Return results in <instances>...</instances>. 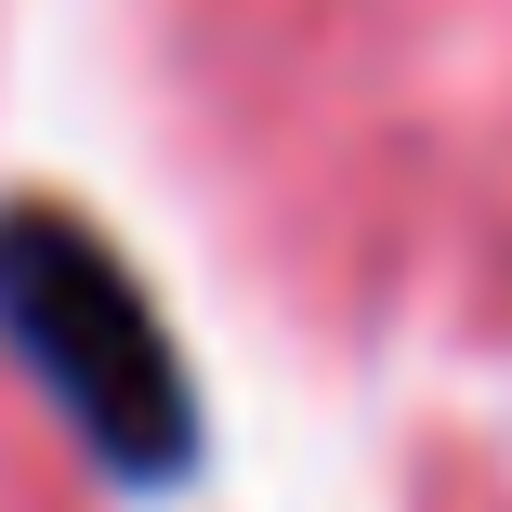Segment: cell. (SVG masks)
I'll return each instance as SVG.
<instances>
[{
  "instance_id": "obj_1",
  "label": "cell",
  "mask_w": 512,
  "mask_h": 512,
  "mask_svg": "<svg viewBox=\"0 0 512 512\" xmlns=\"http://www.w3.org/2000/svg\"><path fill=\"white\" fill-rule=\"evenodd\" d=\"M0 316H14V342L53 368V394L79 407L92 434H106V460H171L184 447V381L145 329V302L119 289V263L92 250L79 224H14L0 237Z\"/></svg>"
}]
</instances>
